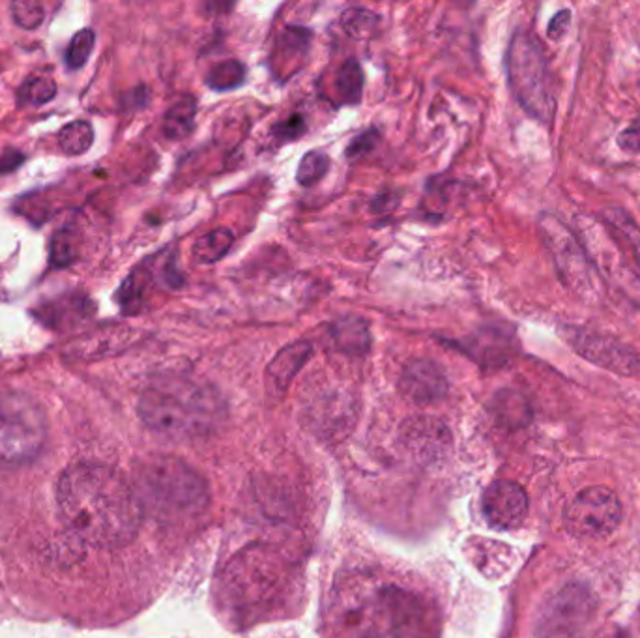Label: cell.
I'll list each match as a JSON object with an SVG mask.
<instances>
[{"instance_id":"cell-27","label":"cell","mask_w":640,"mask_h":638,"mask_svg":"<svg viewBox=\"0 0 640 638\" xmlns=\"http://www.w3.org/2000/svg\"><path fill=\"white\" fill-rule=\"evenodd\" d=\"M96 43V35L92 28H81L72 38L70 45L66 49V64L67 68L81 70L89 62Z\"/></svg>"},{"instance_id":"cell-32","label":"cell","mask_w":640,"mask_h":638,"mask_svg":"<svg viewBox=\"0 0 640 638\" xmlns=\"http://www.w3.org/2000/svg\"><path fill=\"white\" fill-rule=\"evenodd\" d=\"M306 129H308V126H306V121H303V116L293 114L286 121L277 122L272 131H274V137L279 143H289V141H298L303 133H306Z\"/></svg>"},{"instance_id":"cell-1","label":"cell","mask_w":640,"mask_h":638,"mask_svg":"<svg viewBox=\"0 0 640 638\" xmlns=\"http://www.w3.org/2000/svg\"><path fill=\"white\" fill-rule=\"evenodd\" d=\"M62 525L92 547H122L137 533L143 508L133 486L113 468L94 463L66 470L57 483Z\"/></svg>"},{"instance_id":"cell-17","label":"cell","mask_w":640,"mask_h":638,"mask_svg":"<svg viewBox=\"0 0 640 638\" xmlns=\"http://www.w3.org/2000/svg\"><path fill=\"white\" fill-rule=\"evenodd\" d=\"M603 225L613 232L614 238L626 244L633 261L640 268V227L631 214L620 206H609L601 212Z\"/></svg>"},{"instance_id":"cell-36","label":"cell","mask_w":640,"mask_h":638,"mask_svg":"<svg viewBox=\"0 0 640 638\" xmlns=\"http://www.w3.org/2000/svg\"><path fill=\"white\" fill-rule=\"evenodd\" d=\"M571 23V12L569 10H562L554 15L549 23V38L552 40H562L564 35L567 32V27Z\"/></svg>"},{"instance_id":"cell-6","label":"cell","mask_w":640,"mask_h":638,"mask_svg":"<svg viewBox=\"0 0 640 638\" xmlns=\"http://www.w3.org/2000/svg\"><path fill=\"white\" fill-rule=\"evenodd\" d=\"M537 230L564 287L582 300L597 298V270L577 234L549 212L539 215Z\"/></svg>"},{"instance_id":"cell-26","label":"cell","mask_w":640,"mask_h":638,"mask_svg":"<svg viewBox=\"0 0 640 638\" xmlns=\"http://www.w3.org/2000/svg\"><path fill=\"white\" fill-rule=\"evenodd\" d=\"M328 169H330V158L324 152H320V150H311V152L301 158L296 171V180L300 186L311 188L326 176Z\"/></svg>"},{"instance_id":"cell-4","label":"cell","mask_w":640,"mask_h":638,"mask_svg":"<svg viewBox=\"0 0 640 638\" xmlns=\"http://www.w3.org/2000/svg\"><path fill=\"white\" fill-rule=\"evenodd\" d=\"M135 494L143 513L161 520L199 517L208 508L210 489L195 468L175 457H152L135 474Z\"/></svg>"},{"instance_id":"cell-31","label":"cell","mask_w":640,"mask_h":638,"mask_svg":"<svg viewBox=\"0 0 640 638\" xmlns=\"http://www.w3.org/2000/svg\"><path fill=\"white\" fill-rule=\"evenodd\" d=\"M12 19L17 27L25 30L38 28L45 19V10L40 3H13L12 4Z\"/></svg>"},{"instance_id":"cell-29","label":"cell","mask_w":640,"mask_h":638,"mask_svg":"<svg viewBox=\"0 0 640 638\" xmlns=\"http://www.w3.org/2000/svg\"><path fill=\"white\" fill-rule=\"evenodd\" d=\"M152 262H154V266L148 268L150 277H156L160 283H163L165 287H168V289L183 287L185 279L178 270L175 253H171V255L158 253V257L152 259Z\"/></svg>"},{"instance_id":"cell-14","label":"cell","mask_w":640,"mask_h":638,"mask_svg":"<svg viewBox=\"0 0 640 638\" xmlns=\"http://www.w3.org/2000/svg\"><path fill=\"white\" fill-rule=\"evenodd\" d=\"M402 442L419 457H438L448 446V429L433 417H414L402 427Z\"/></svg>"},{"instance_id":"cell-33","label":"cell","mask_w":640,"mask_h":638,"mask_svg":"<svg viewBox=\"0 0 640 638\" xmlns=\"http://www.w3.org/2000/svg\"><path fill=\"white\" fill-rule=\"evenodd\" d=\"M377 141H379V131L375 128H371V129L360 133L358 137L352 139V143L347 148V156L352 158V160H356V158L371 152V150L375 148Z\"/></svg>"},{"instance_id":"cell-25","label":"cell","mask_w":640,"mask_h":638,"mask_svg":"<svg viewBox=\"0 0 640 638\" xmlns=\"http://www.w3.org/2000/svg\"><path fill=\"white\" fill-rule=\"evenodd\" d=\"M55 96H57V82L53 77H47V75L28 79L20 89V94H17V97H20V104L30 105V107L43 105V104L51 102Z\"/></svg>"},{"instance_id":"cell-34","label":"cell","mask_w":640,"mask_h":638,"mask_svg":"<svg viewBox=\"0 0 640 638\" xmlns=\"http://www.w3.org/2000/svg\"><path fill=\"white\" fill-rule=\"evenodd\" d=\"M618 146L628 154H640V124H635L628 129L620 131V136L616 137Z\"/></svg>"},{"instance_id":"cell-19","label":"cell","mask_w":640,"mask_h":638,"mask_svg":"<svg viewBox=\"0 0 640 638\" xmlns=\"http://www.w3.org/2000/svg\"><path fill=\"white\" fill-rule=\"evenodd\" d=\"M363 81L365 77L360 62L348 58L340 66V70H337L333 87L343 104L358 105L362 102V94H363Z\"/></svg>"},{"instance_id":"cell-24","label":"cell","mask_w":640,"mask_h":638,"mask_svg":"<svg viewBox=\"0 0 640 638\" xmlns=\"http://www.w3.org/2000/svg\"><path fill=\"white\" fill-rule=\"evenodd\" d=\"M380 23L379 13L365 10V8H348L341 15V27L350 38L365 40L375 35V30Z\"/></svg>"},{"instance_id":"cell-7","label":"cell","mask_w":640,"mask_h":638,"mask_svg":"<svg viewBox=\"0 0 640 638\" xmlns=\"http://www.w3.org/2000/svg\"><path fill=\"white\" fill-rule=\"evenodd\" d=\"M47 424L36 401L20 392H0V461H30L45 446Z\"/></svg>"},{"instance_id":"cell-21","label":"cell","mask_w":640,"mask_h":638,"mask_svg":"<svg viewBox=\"0 0 640 638\" xmlns=\"http://www.w3.org/2000/svg\"><path fill=\"white\" fill-rule=\"evenodd\" d=\"M94 143V129L87 121H75L66 124L59 131V146L67 156H81Z\"/></svg>"},{"instance_id":"cell-20","label":"cell","mask_w":640,"mask_h":638,"mask_svg":"<svg viewBox=\"0 0 640 638\" xmlns=\"http://www.w3.org/2000/svg\"><path fill=\"white\" fill-rule=\"evenodd\" d=\"M232 242L234 237L229 229L210 230L193 244V257L200 264H215L229 253Z\"/></svg>"},{"instance_id":"cell-18","label":"cell","mask_w":640,"mask_h":638,"mask_svg":"<svg viewBox=\"0 0 640 638\" xmlns=\"http://www.w3.org/2000/svg\"><path fill=\"white\" fill-rule=\"evenodd\" d=\"M197 114L193 96H183L175 102L163 116V136L171 141H182L191 133Z\"/></svg>"},{"instance_id":"cell-15","label":"cell","mask_w":640,"mask_h":638,"mask_svg":"<svg viewBox=\"0 0 640 638\" xmlns=\"http://www.w3.org/2000/svg\"><path fill=\"white\" fill-rule=\"evenodd\" d=\"M328 339L332 346L347 356H363L371 348L369 324L362 316H341L328 324Z\"/></svg>"},{"instance_id":"cell-22","label":"cell","mask_w":640,"mask_h":638,"mask_svg":"<svg viewBox=\"0 0 640 638\" xmlns=\"http://www.w3.org/2000/svg\"><path fill=\"white\" fill-rule=\"evenodd\" d=\"M244 81H246V66L240 60H223L215 64L205 79L207 87L215 92H227L238 89L244 85Z\"/></svg>"},{"instance_id":"cell-28","label":"cell","mask_w":640,"mask_h":638,"mask_svg":"<svg viewBox=\"0 0 640 638\" xmlns=\"http://www.w3.org/2000/svg\"><path fill=\"white\" fill-rule=\"evenodd\" d=\"M311 43V32L301 27H286L277 40V51L285 58H300L308 53Z\"/></svg>"},{"instance_id":"cell-8","label":"cell","mask_w":640,"mask_h":638,"mask_svg":"<svg viewBox=\"0 0 640 638\" xmlns=\"http://www.w3.org/2000/svg\"><path fill=\"white\" fill-rule=\"evenodd\" d=\"M566 526L581 540H603L621 520L618 496L606 486H589L573 498L564 511Z\"/></svg>"},{"instance_id":"cell-10","label":"cell","mask_w":640,"mask_h":638,"mask_svg":"<svg viewBox=\"0 0 640 638\" xmlns=\"http://www.w3.org/2000/svg\"><path fill=\"white\" fill-rule=\"evenodd\" d=\"M483 513L488 525L500 530L517 528L528 513V496L513 481H495L483 494Z\"/></svg>"},{"instance_id":"cell-38","label":"cell","mask_w":640,"mask_h":638,"mask_svg":"<svg viewBox=\"0 0 640 638\" xmlns=\"http://www.w3.org/2000/svg\"><path fill=\"white\" fill-rule=\"evenodd\" d=\"M620 638H629V636H620Z\"/></svg>"},{"instance_id":"cell-11","label":"cell","mask_w":640,"mask_h":638,"mask_svg":"<svg viewBox=\"0 0 640 638\" xmlns=\"http://www.w3.org/2000/svg\"><path fill=\"white\" fill-rule=\"evenodd\" d=\"M453 346H457L485 369H498L513 358L517 352V339L513 330L487 326L468 335L466 339L457 341Z\"/></svg>"},{"instance_id":"cell-12","label":"cell","mask_w":640,"mask_h":638,"mask_svg":"<svg viewBox=\"0 0 640 638\" xmlns=\"http://www.w3.org/2000/svg\"><path fill=\"white\" fill-rule=\"evenodd\" d=\"M399 390L416 405H433L448 395V378L431 360H412L402 369Z\"/></svg>"},{"instance_id":"cell-5","label":"cell","mask_w":640,"mask_h":638,"mask_svg":"<svg viewBox=\"0 0 640 638\" xmlns=\"http://www.w3.org/2000/svg\"><path fill=\"white\" fill-rule=\"evenodd\" d=\"M505 74L517 104L534 121L549 126L556 113V97L545 49L534 32H513L505 51Z\"/></svg>"},{"instance_id":"cell-3","label":"cell","mask_w":640,"mask_h":638,"mask_svg":"<svg viewBox=\"0 0 640 638\" xmlns=\"http://www.w3.org/2000/svg\"><path fill=\"white\" fill-rule=\"evenodd\" d=\"M143 424L173 440H195L212 434L225 419V402L210 385L168 380L152 385L139 399Z\"/></svg>"},{"instance_id":"cell-35","label":"cell","mask_w":640,"mask_h":638,"mask_svg":"<svg viewBox=\"0 0 640 638\" xmlns=\"http://www.w3.org/2000/svg\"><path fill=\"white\" fill-rule=\"evenodd\" d=\"M25 160H27V156L23 152H20L17 148H6L3 156H0V175H10V173L17 171L23 165Z\"/></svg>"},{"instance_id":"cell-13","label":"cell","mask_w":640,"mask_h":638,"mask_svg":"<svg viewBox=\"0 0 640 638\" xmlns=\"http://www.w3.org/2000/svg\"><path fill=\"white\" fill-rule=\"evenodd\" d=\"M92 313L94 306L90 298L70 292L53 301H47V304H42L40 311H34V316H36L42 324L60 330L81 324L82 321H87Z\"/></svg>"},{"instance_id":"cell-30","label":"cell","mask_w":640,"mask_h":638,"mask_svg":"<svg viewBox=\"0 0 640 638\" xmlns=\"http://www.w3.org/2000/svg\"><path fill=\"white\" fill-rule=\"evenodd\" d=\"M51 266L53 268H67L74 261H75V244H74V234L62 229L59 230L53 242H51V255H49Z\"/></svg>"},{"instance_id":"cell-2","label":"cell","mask_w":640,"mask_h":638,"mask_svg":"<svg viewBox=\"0 0 640 638\" xmlns=\"http://www.w3.org/2000/svg\"><path fill=\"white\" fill-rule=\"evenodd\" d=\"M343 638H425V609L395 586H347L333 603Z\"/></svg>"},{"instance_id":"cell-37","label":"cell","mask_w":640,"mask_h":638,"mask_svg":"<svg viewBox=\"0 0 640 638\" xmlns=\"http://www.w3.org/2000/svg\"><path fill=\"white\" fill-rule=\"evenodd\" d=\"M586 253L588 255H605V261L606 262H609V255H606V251H605V247H601V245H597V251H586ZM613 270H621L623 274H628V276H631V270H629V268H626V266H620V264H616L614 261H613V266L611 264H606V270L605 272H609V276L613 277Z\"/></svg>"},{"instance_id":"cell-23","label":"cell","mask_w":640,"mask_h":638,"mask_svg":"<svg viewBox=\"0 0 640 638\" xmlns=\"http://www.w3.org/2000/svg\"><path fill=\"white\" fill-rule=\"evenodd\" d=\"M148 279V270H135L128 279H124L122 287L116 292V301L124 313L137 315L143 309Z\"/></svg>"},{"instance_id":"cell-16","label":"cell","mask_w":640,"mask_h":638,"mask_svg":"<svg viewBox=\"0 0 640 638\" xmlns=\"http://www.w3.org/2000/svg\"><path fill=\"white\" fill-rule=\"evenodd\" d=\"M311 354L313 345L309 341H294L283 346L266 369V378L272 384V388L285 392L300 369L308 363Z\"/></svg>"},{"instance_id":"cell-9","label":"cell","mask_w":640,"mask_h":638,"mask_svg":"<svg viewBox=\"0 0 640 638\" xmlns=\"http://www.w3.org/2000/svg\"><path fill=\"white\" fill-rule=\"evenodd\" d=\"M562 339L577 352L581 358L620 377H635L640 371L636 352L614 335L603 333L586 326H562Z\"/></svg>"}]
</instances>
